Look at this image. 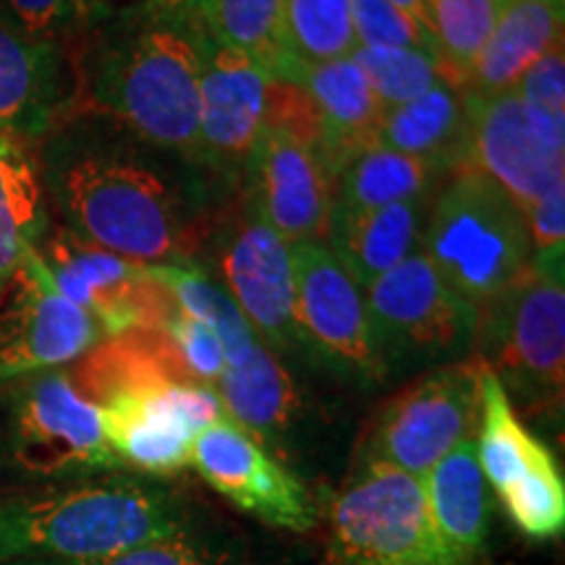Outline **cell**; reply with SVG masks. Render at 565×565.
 Masks as SVG:
<instances>
[{
  "label": "cell",
  "instance_id": "obj_1",
  "mask_svg": "<svg viewBox=\"0 0 565 565\" xmlns=\"http://www.w3.org/2000/svg\"><path fill=\"white\" fill-rule=\"evenodd\" d=\"M34 154L63 228L141 267L194 265L225 204L228 183L194 154L95 113H71Z\"/></svg>",
  "mask_w": 565,
  "mask_h": 565
},
{
  "label": "cell",
  "instance_id": "obj_2",
  "mask_svg": "<svg viewBox=\"0 0 565 565\" xmlns=\"http://www.w3.org/2000/svg\"><path fill=\"white\" fill-rule=\"evenodd\" d=\"M202 34L131 3L84 19L68 45L71 113L105 116L154 147L196 158Z\"/></svg>",
  "mask_w": 565,
  "mask_h": 565
},
{
  "label": "cell",
  "instance_id": "obj_3",
  "mask_svg": "<svg viewBox=\"0 0 565 565\" xmlns=\"http://www.w3.org/2000/svg\"><path fill=\"white\" fill-rule=\"evenodd\" d=\"M192 529L175 487L124 469L0 490V565L84 563Z\"/></svg>",
  "mask_w": 565,
  "mask_h": 565
},
{
  "label": "cell",
  "instance_id": "obj_4",
  "mask_svg": "<svg viewBox=\"0 0 565 565\" xmlns=\"http://www.w3.org/2000/svg\"><path fill=\"white\" fill-rule=\"evenodd\" d=\"M419 252L477 309L534 265L524 212L503 189L466 166L456 168L429 200Z\"/></svg>",
  "mask_w": 565,
  "mask_h": 565
},
{
  "label": "cell",
  "instance_id": "obj_5",
  "mask_svg": "<svg viewBox=\"0 0 565 565\" xmlns=\"http://www.w3.org/2000/svg\"><path fill=\"white\" fill-rule=\"evenodd\" d=\"M475 356L532 414H561L565 383L563 263L536 259L477 309Z\"/></svg>",
  "mask_w": 565,
  "mask_h": 565
},
{
  "label": "cell",
  "instance_id": "obj_6",
  "mask_svg": "<svg viewBox=\"0 0 565 565\" xmlns=\"http://www.w3.org/2000/svg\"><path fill=\"white\" fill-rule=\"evenodd\" d=\"M364 299L385 377L395 370L461 362L475 351L477 307L458 296L419 249L372 280Z\"/></svg>",
  "mask_w": 565,
  "mask_h": 565
},
{
  "label": "cell",
  "instance_id": "obj_7",
  "mask_svg": "<svg viewBox=\"0 0 565 565\" xmlns=\"http://www.w3.org/2000/svg\"><path fill=\"white\" fill-rule=\"evenodd\" d=\"M6 385V448L26 477L55 482L124 469L105 440L100 408L76 391L68 372H40Z\"/></svg>",
  "mask_w": 565,
  "mask_h": 565
},
{
  "label": "cell",
  "instance_id": "obj_8",
  "mask_svg": "<svg viewBox=\"0 0 565 565\" xmlns=\"http://www.w3.org/2000/svg\"><path fill=\"white\" fill-rule=\"evenodd\" d=\"M324 565H448L422 479L393 466L359 463L330 505Z\"/></svg>",
  "mask_w": 565,
  "mask_h": 565
},
{
  "label": "cell",
  "instance_id": "obj_9",
  "mask_svg": "<svg viewBox=\"0 0 565 565\" xmlns=\"http://www.w3.org/2000/svg\"><path fill=\"white\" fill-rule=\"evenodd\" d=\"M484 364L471 353L435 366L380 408L362 463H383L424 479L433 466L466 440L482 419Z\"/></svg>",
  "mask_w": 565,
  "mask_h": 565
},
{
  "label": "cell",
  "instance_id": "obj_10",
  "mask_svg": "<svg viewBox=\"0 0 565 565\" xmlns=\"http://www.w3.org/2000/svg\"><path fill=\"white\" fill-rule=\"evenodd\" d=\"M97 408L105 440L124 469L147 477L179 475L192 461L196 435L228 419L215 387L171 377L124 387Z\"/></svg>",
  "mask_w": 565,
  "mask_h": 565
},
{
  "label": "cell",
  "instance_id": "obj_11",
  "mask_svg": "<svg viewBox=\"0 0 565 565\" xmlns=\"http://www.w3.org/2000/svg\"><path fill=\"white\" fill-rule=\"evenodd\" d=\"M475 445L487 484L513 524L532 540H557L565 529V484L555 456L515 416L511 395L487 366Z\"/></svg>",
  "mask_w": 565,
  "mask_h": 565
},
{
  "label": "cell",
  "instance_id": "obj_12",
  "mask_svg": "<svg viewBox=\"0 0 565 565\" xmlns=\"http://www.w3.org/2000/svg\"><path fill=\"white\" fill-rule=\"evenodd\" d=\"M105 338L100 322L61 294L40 249L26 252L0 296V385L76 364Z\"/></svg>",
  "mask_w": 565,
  "mask_h": 565
},
{
  "label": "cell",
  "instance_id": "obj_13",
  "mask_svg": "<svg viewBox=\"0 0 565 565\" xmlns=\"http://www.w3.org/2000/svg\"><path fill=\"white\" fill-rule=\"evenodd\" d=\"M61 294L100 322L105 335L131 330H166L175 307L171 291L150 267L134 265L55 225L40 244Z\"/></svg>",
  "mask_w": 565,
  "mask_h": 565
},
{
  "label": "cell",
  "instance_id": "obj_14",
  "mask_svg": "<svg viewBox=\"0 0 565 565\" xmlns=\"http://www.w3.org/2000/svg\"><path fill=\"white\" fill-rule=\"evenodd\" d=\"M210 238L221 242L215 259L223 291L246 317L259 343L273 353L303 349L296 324L291 244L254 217L244 202L242 207L221 210Z\"/></svg>",
  "mask_w": 565,
  "mask_h": 565
},
{
  "label": "cell",
  "instance_id": "obj_15",
  "mask_svg": "<svg viewBox=\"0 0 565 565\" xmlns=\"http://www.w3.org/2000/svg\"><path fill=\"white\" fill-rule=\"evenodd\" d=\"M291 263L296 324L303 349L322 353L330 364L362 383L385 380L364 288L324 242L294 244Z\"/></svg>",
  "mask_w": 565,
  "mask_h": 565
},
{
  "label": "cell",
  "instance_id": "obj_16",
  "mask_svg": "<svg viewBox=\"0 0 565 565\" xmlns=\"http://www.w3.org/2000/svg\"><path fill=\"white\" fill-rule=\"evenodd\" d=\"M242 181L244 207L288 244L324 242L335 179L312 145L265 126Z\"/></svg>",
  "mask_w": 565,
  "mask_h": 565
},
{
  "label": "cell",
  "instance_id": "obj_17",
  "mask_svg": "<svg viewBox=\"0 0 565 565\" xmlns=\"http://www.w3.org/2000/svg\"><path fill=\"white\" fill-rule=\"evenodd\" d=\"M189 466L200 471L212 490L265 524L288 532H312L320 521L307 487L265 448V443L231 419L196 435Z\"/></svg>",
  "mask_w": 565,
  "mask_h": 565
},
{
  "label": "cell",
  "instance_id": "obj_18",
  "mask_svg": "<svg viewBox=\"0 0 565 565\" xmlns=\"http://www.w3.org/2000/svg\"><path fill=\"white\" fill-rule=\"evenodd\" d=\"M273 79L249 55L202 34L196 160L225 183L242 181L265 131Z\"/></svg>",
  "mask_w": 565,
  "mask_h": 565
},
{
  "label": "cell",
  "instance_id": "obj_19",
  "mask_svg": "<svg viewBox=\"0 0 565 565\" xmlns=\"http://www.w3.org/2000/svg\"><path fill=\"white\" fill-rule=\"evenodd\" d=\"M466 95L463 166L503 189L521 212L565 179V154L553 152L529 124L515 92Z\"/></svg>",
  "mask_w": 565,
  "mask_h": 565
},
{
  "label": "cell",
  "instance_id": "obj_20",
  "mask_svg": "<svg viewBox=\"0 0 565 565\" xmlns=\"http://www.w3.org/2000/svg\"><path fill=\"white\" fill-rule=\"evenodd\" d=\"M74 108L66 45L34 40L0 17V131L40 141Z\"/></svg>",
  "mask_w": 565,
  "mask_h": 565
},
{
  "label": "cell",
  "instance_id": "obj_21",
  "mask_svg": "<svg viewBox=\"0 0 565 565\" xmlns=\"http://www.w3.org/2000/svg\"><path fill=\"white\" fill-rule=\"evenodd\" d=\"M299 84L320 126L317 152L335 179L356 154L377 145L385 108L351 55L303 68Z\"/></svg>",
  "mask_w": 565,
  "mask_h": 565
},
{
  "label": "cell",
  "instance_id": "obj_22",
  "mask_svg": "<svg viewBox=\"0 0 565 565\" xmlns=\"http://www.w3.org/2000/svg\"><path fill=\"white\" fill-rule=\"evenodd\" d=\"M437 545L448 565H477L490 526V484L475 440H466L422 479Z\"/></svg>",
  "mask_w": 565,
  "mask_h": 565
},
{
  "label": "cell",
  "instance_id": "obj_23",
  "mask_svg": "<svg viewBox=\"0 0 565 565\" xmlns=\"http://www.w3.org/2000/svg\"><path fill=\"white\" fill-rule=\"evenodd\" d=\"M565 11L550 0H513L500 6L482 51L466 71L461 87L477 95H503L542 55L563 45Z\"/></svg>",
  "mask_w": 565,
  "mask_h": 565
},
{
  "label": "cell",
  "instance_id": "obj_24",
  "mask_svg": "<svg viewBox=\"0 0 565 565\" xmlns=\"http://www.w3.org/2000/svg\"><path fill=\"white\" fill-rule=\"evenodd\" d=\"M427 207L429 200L374 210H333L324 244L353 280L366 288L419 249Z\"/></svg>",
  "mask_w": 565,
  "mask_h": 565
},
{
  "label": "cell",
  "instance_id": "obj_25",
  "mask_svg": "<svg viewBox=\"0 0 565 565\" xmlns=\"http://www.w3.org/2000/svg\"><path fill=\"white\" fill-rule=\"evenodd\" d=\"M377 145L427 160L445 173L463 166L466 95L461 84L443 79L416 100L385 108Z\"/></svg>",
  "mask_w": 565,
  "mask_h": 565
},
{
  "label": "cell",
  "instance_id": "obj_26",
  "mask_svg": "<svg viewBox=\"0 0 565 565\" xmlns=\"http://www.w3.org/2000/svg\"><path fill=\"white\" fill-rule=\"evenodd\" d=\"M51 231V207L30 141L0 131V296L26 252Z\"/></svg>",
  "mask_w": 565,
  "mask_h": 565
},
{
  "label": "cell",
  "instance_id": "obj_27",
  "mask_svg": "<svg viewBox=\"0 0 565 565\" xmlns=\"http://www.w3.org/2000/svg\"><path fill=\"white\" fill-rule=\"evenodd\" d=\"M215 391L228 419L259 443L280 437L299 412V393L291 374L263 343L244 364L225 366Z\"/></svg>",
  "mask_w": 565,
  "mask_h": 565
},
{
  "label": "cell",
  "instance_id": "obj_28",
  "mask_svg": "<svg viewBox=\"0 0 565 565\" xmlns=\"http://www.w3.org/2000/svg\"><path fill=\"white\" fill-rule=\"evenodd\" d=\"M448 175L433 162L374 145L335 175L333 210H374L433 200L435 189Z\"/></svg>",
  "mask_w": 565,
  "mask_h": 565
},
{
  "label": "cell",
  "instance_id": "obj_29",
  "mask_svg": "<svg viewBox=\"0 0 565 565\" xmlns=\"http://www.w3.org/2000/svg\"><path fill=\"white\" fill-rule=\"evenodd\" d=\"M202 32L249 55L273 82H299L286 51V0H207Z\"/></svg>",
  "mask_w": 565,
  "mask_h": 565
},
{
  "label": "cell",
  "instance_id": "obj_30",
  "mask_svg": "<svg viewBox=\"0 0 565 565\" xmlns=\"http://www.w3.org/2000/svg\"><path fill=\"white\" fill-rule=\"evenodd\" d=\"M150 270L166 282L179 312L204 322L217 335L225 351V366H238L252 356L259 338L231 296L200 265H158Z\"/></svg>",
  "mask_w": 565,
  "mask_h": 565
},
{
  "label": "cell",
  "instance_id": "obj_31",
  "mask_svg": "<svg viewBox=\"0 0 565 565\" xmlns=\"http://www.w3.org/2000/svg\"><path fill=\"white\" fill-rule=\"evenodd\" d=\"M286 51L299 79L303 68L349 58L356 51L353 0H286Z\"/></svg>",
  "mask_w": 565,
  "mask_h": 565
},
{
  "label": "cell",
  "instance_id": "obj_32",
  "mask_svg": "<svg viewBox=\"0 0 565 565\" xmlns=\"http://www.w3.org/2000/svg\"><path fill=\"white\" fill-rule=\"evenodd\" d=\"M351 58L364 71L366 82L383 108H398L416 100L437 82L450 79V74L429 53L412 47H364L359 45ZM454 82V79H450Z\"/></svg>",
  "mask_w": 565,
  "mask_h": 565
},
{
  "label": "cell",
  "instance_id": "obj_33",
  "mask_svg": "<svg viewBox=\"0 0 565 565\" xmlns=\"http://www.w3.org/2000/svg\"><path fill=\"white\" fill-rule=\"evenodd\" d=\"M443 63L450 79L463 82L466 71L490 38L500 13L498 0H424Z\"/></svg>",
  "mask_w": 565,
  "mask_h": 565
},
{
  "label": "cell",
  "instance_id": "obj_34",
  "mask_svg": "<svg viewBox=\"0 0 565 565\" xmlns=\"http://www.w3.org/2000/svg\"><path fill=\"white\" fill-rule=\"evenodd\" d=\"M353 32L356 47H412L443 63L440 45L433 34L391 0H353Z\"/></svg>",
  "mask_w": 565,
  "mask_h": 565
},
{
  "label": "cell",
  "instance_id": "obj_35",
  "mask_svg": "<svg viewBox=\"0 0 565 565\" xmlns=\"http://www.w3.org/2000/svg\"><path fill=\"white\" fill-rule=\"evenodd\" d=\"M55 565H236V561L228 550L200 534V529H192V532L171 536V540L147 542V545L124 550L116 555Z\"/></svg>",
  "mask_w": 565,
  "mask_h": 565
},
{
  "label": "cell",
  "instance_id": "obj_36",
  "mask_svg": "<svg viewBox=\"0 0 565 565\" xmlns=\"http://www.w3.org/2000/svg\"><path fill=\"white\" fill-rule=\"evenodd\" d=\"M0 17L34 40L66 47L84 24L79 0H0Z\"/></svg>",
  "mask_w": 565,
  "mask_h": 565
},
{
  "label": "cell",
  "instance_id": "obj_37",
  "mask_svg": "<svg viewBox=\"0 0 565 565\" xmlns=\"http://www.w3.org/2000/svg\"><path fill=\"white\" fill-rule=\"evenodd\" d=\"M171 338L175 353L183 372L194 380V383L215 387L221 383L225 372V351L217 335L212 333L207 324L194 320V317L175 312V317L166 328Z\"/></svg>",
  "mask_w": 565,
  "mask_h": 565
},
{
  "label": "cell",
  "instance_id": "obj_38",
  "mask_svg": "<svg viewBox=\"0 0 565 565\" xmlns=\"http://www.w3.org/2000/svg\"><path fill=\"white\" fill-rule=\"evenodd\" d=\"M524 108L565 124V53L557 45L521 76L513 89Z\"/></svg>",
  "mask_w": 565,
  "mask_h": 565
},
{
  "label": "cell",
  "instance_id": "obj_39",
  "mask_svg": "<svg viewBox=\"0 0 565 565\" xmlns=\"http://www.w3.org/2000/svg\"><path fill=\"white\" fill-rule=\"evenodd\" d=\"M536 259L563 263L565 249V179L550 186L545 194L524 212Z\"/></svg>",
  "mask_w": 565,
  "mask_h": 565
},
{
  "label": "cell",
  "instance_id": "obj_40",
  "mask_svg": "<svg viewBox=\"0 0 565 565\" xmlns=\"http://www.w3.org/2000/svg\"><path fill=\"white\" fill-rule=\"evenodd\" d=\"M129 3L154 19L189 26L196 32H202V17L207 9V0H129Z\"/></svg>",
  "mask_w": 565,
  "mask_h": 565
},
{
  "label": "cell",
  "instance_id": "obj_41",
  "mask_svg": "<svg viewBox=\"0 0 565 565\" xmlns=\"http://www.w3.org/2000/svg\"><path fill=\"white\" fill-rule=\"evenodd\" d=\"M391 3L398 6V9L408 13V17H412L414 21H419L424 30H427L435 38L433 21H429V13H427V6H424V0H391Z\"/></svg>",
  "mask_w": 565,
  "mask_h": 565
},
{
  "label": "cell",
  "instance_id": "obj_42",
  "mask_svg": "<svg viewBox=\"0 0 565 565\" xmlns=\"http://www.w3.org/2000/svg\"><path fill=\"white\" fill-rule=\"evenodd\" d=\"M79 6H82L84 19H89V17H95V13L113 9V6H116V0H79Z\"/></svg>",
  "mask_w": 565,
  "mask_h": 565
},
{
  "label": "cell",
  "instance_id": "obj_43",
  "mask_svg": "<svg viewBox=\"0 0 565 565\" xmlns=\"http://www.w3.org/2000/svg\"><path fill=\"white\" fill-rule=\"evenodd\" d=\"M550 3H553V6H557V9H563V11H565V0H550Z\"/></svg>",
  "mask_w": 565,
  "mask_h": 565
},
{
  "label": "cell",
  "instance_id": "obj_44",
  "mask_svg": "<svg viewBox=\"0 0 565 565\" xmlns=\"http://www.w3.org/2000/svg\"><path fill=\"white\" fill-rule=\"evenodd\" d=\"M498 3H500V6H505V3H513V0H498Z\"/></svg>",
  "mask_w": 565,
  "mask_h": 565
}]
</instances>
